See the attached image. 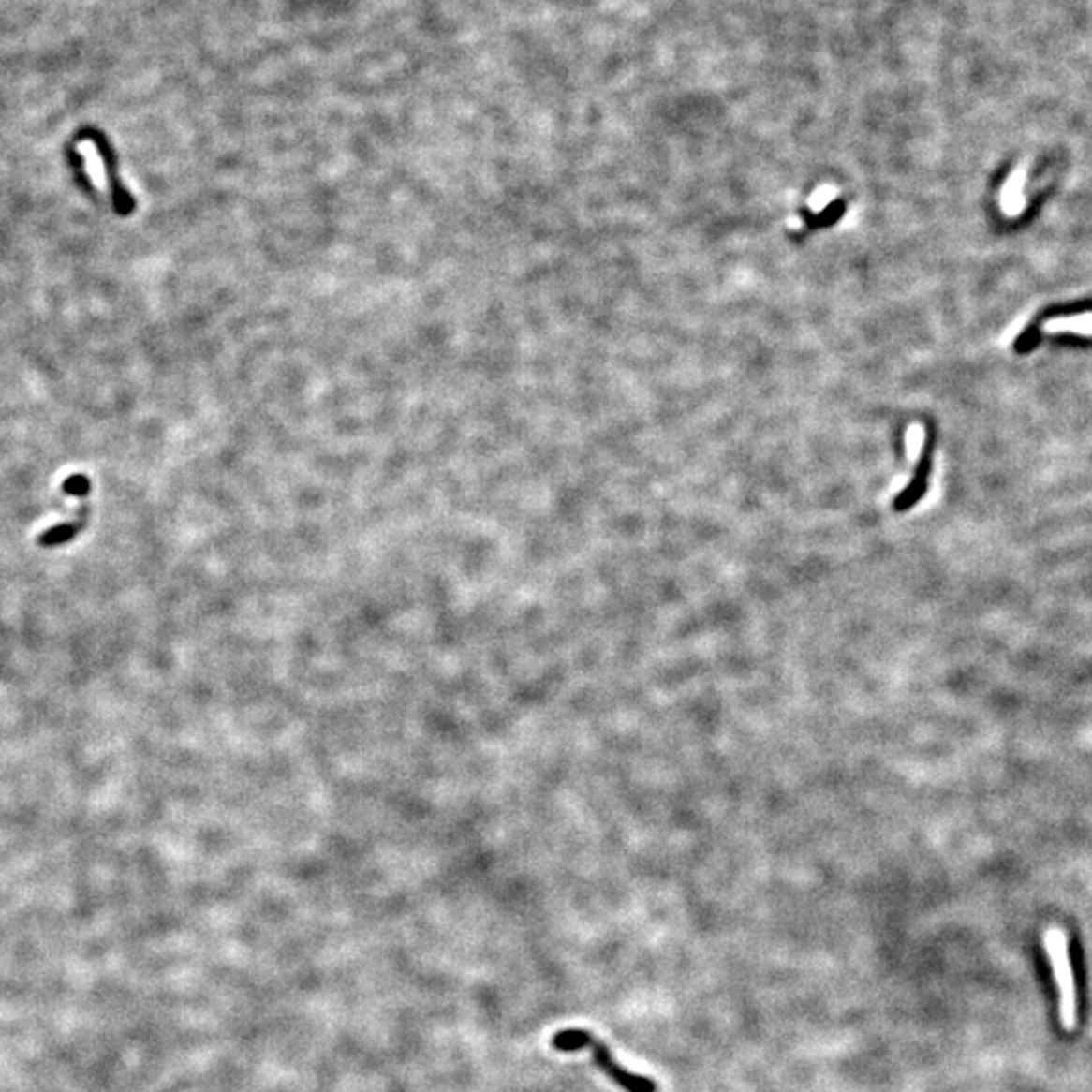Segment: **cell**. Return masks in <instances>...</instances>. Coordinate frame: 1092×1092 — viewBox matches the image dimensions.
<instances>
[{"mask_svg": "<svg viewBox=\"0 0 1092 1092\" xmlns=\"http://www.w3.org/2000/svg\"><path fill=\"white\" fill-rule=\"evenodd\" d=\"M1048 328L1056 330V332H1066V330H1072V332L1092 334V316H1081V318H1072V320L1050 322Z\"/></svg>", "mask_w": 1092, "mask_h": 1092, "instance_id": "4", "label": "cell"}, {"mask_svg": "<svg viewBox=\"0 0 1092 1092\" xmlns=\"http://www.w3.org/2000/svg\"><path fill=\"white\" fill-rule=\"evenodd\" d=\"M73 535H75L73 526H57L53 530L45 532V535L41 537V542L43 544H61V542L69 540Z\"/></svg>", "mask_w": 1092, "mask_h": 1092, "instance_id": "7", "label": "cell"}, {"mask_svg": "<svg viewBox=\"0 0 1092 1092\" xmlns=\"http://www.w3.org/2000/svg\"><path fill=\"white\" fill-rule=\"evenodd\" d=\"M1046 953L1052 963L1054 975H1056L1058 992H1060V1020L1066 1030H1074L1076 1026V985L1072 963L1069 955V941L1066 935L1058 926H1050L1044 937Z\"/></svg>", "mask_w": 1092, "mask_h": 1092, "instance_id": "2", "label": "cell"}, {"mask_svg": "<svg viewBox=\"0 0 1092 1092\" xmlns=\"http://www.w3.org/2000/svg\"><path fill=\"white\" fill-rule=\"evenodd\" d=\"M844 200H835L834 205L828 207V211H823L818 219L814 221H807L809 227H825V225H832L835 219H840V214H844Z\"/></svg>", "mask_w": 1092, "mask_h": 1092, "instance_id": "6", "label": "cell"}, {"mask_svg": "<svg viewBox=\"0 0 1092 1092\" xmlns=\"http://www.w3.org/2000/svg\"><path fill=\"white\" fill-rule=\"evenodd\" d=\"M553 1048L561 1050V1052H577L583 1048H589L593 1052L595 1064L599 1066V1069L607 1076H612L621 1088H626L627 1092H657V1086L654 1081H650V1078H645V1076L631 1074V1072L621 1069V1066L612 1058V1054H609L607 1046L603 1042H599V1040H595L585 1030H563V1032L554 1034L553 1036Z\"/></svg>", "mask_w": 1092, "mask_h": 1092, "instance_id": "1", "label": "cell"}, {"mask_svg": "<svg viewBox=\"0 0 1092 1092\" xmlns=\"http://www.w3.org/2000/svg\"><path fill=\"white\" fill-rule=\"evenodd\" d=\"M63 488H66L69 494H73V496H83V494H87V490H90V484H87V480L83 476H73L71 480L66 481V486Z\"/></svg>", "mask_w": 1092, "mask_h": 1092, "instance_id": "8", "label": "cell"}, {"mask_svg": "<svg viewBox=\"0 0 1092 1092\" xmlns=\"http://www.w3.org/2000/svg\"><path fill=\"white\" fill-rule=\"evenodd\" d=\"M929 474H931V448H926L924 453L921 455V462L917 472H914V478L907 488L900 490L898 496L893 502V508L896 512H908L912 506H917L926 494V488H929Z\"/></svg>", "mask_w": 1092, "mask_h": 1092, "instance_id": "3", "label": "cell"}, {"mask_svg": "<svg viewBox=\"0 0 1092 1092\" xmlns=\"http://www.w3.org/2000/svg\"><path fill=\"white\" fill-rule=\"evenodd\" d=\"M1020 181L1022 176L1020 172H1015L1011 176V181L1008 184V193H1006V209L1010 213H1018L1022 209V195H1020Z\"/></svg>", "mask_w": 1092, "mask_h": 1092, "instance_id": "5", "label": "cell"}]
</instances>
